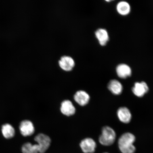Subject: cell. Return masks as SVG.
<instances>
[{
    "label": "cell",
    "mask_w": 153,
    "mask_h": 153,
    "mask_svg": "<svg viewBox=\"0 0 153 153\" xmlns=\"http://www.w3.org/2000/svg\"><path fill=\"white\" fill-rule=\"evenodd\" d=\"M135 137L133 134L126 133L123 134L118 140L119 148L122 153H134L136 149L133 145Z\"/></svg>",
    "instance_id": "cell-1"
},
{
    "label": "cell",
    "mask_w": 153,
    "mask_h": 153,
    "mask_svg": "<svg viewBox=\"0 0 153 153\" xmlns=\"http://www.w3.org/2000/svg\"><path fill=\"white\" fill-rule=\"evenodd\" d=\"M116 138L115 131L111 128L106 126L102 128L99 141L101 145L104 146H110L113 144Z\"/></svg>",
    "instance_id": "cell-2"
},
{
    "label": "cell",
    "mask_w": 153,
    "mask_h": 153,
    "mask_svg": "<svg viewBox=\"0 0 153 153\" xmlns=\"http://www.w3.org/2000/svg\"><path fill=\"white\" fill-rule=\"evenodd\" d=\"M34 140L39 147L40 153H45L51 145V139L48 136L40 133L34 137Z\"/></svg>",
    "instance_id": "cell-3"
},
{
    "label": "cell",
    "mask_w": 153,
    "mask_h": 153,
    "mask_svg": "<svg viewBox=\"0 0 153 153\" xmlns=\"http://www.w3.org/2000/svg\"><path fill=\"white\" fill-rule=\"evenodd\" d=\"M79 146L83 153H93L95 152L97 144L93 139L87 137L82 140Z\"/></svg>",
    "instance_id": "cell-4"
},
{
    "label": "cell",
    "mask_w": 153,
    "mask_h": 153,
    "mask_svg": "<svg viewBox=\"0 0 153 153\" xmlns=\"http://www.w3.org/2000/svg\"><path fill=\"white\" fill-rule=\"evenodd\" d=\"M19 129L21 134L25 137L33 135L35 131L33 123L28 120H25L21 122Z\"/></svg>",
    "instance_id": "cell-5"
},
{
    "label": "cell",
    "mask_w": 153,
    "mask_h": 153,
    "mask_svg": "<svg viewBox=\"0 0 153 153\" xmlns=\"http://www.w3.org/2000/svg\"><path fill=\"white\" fill-rule=\"evenodd\" d=\"M59 64L60 68L66 71H71L75 66V62L71 57L65 56L61 57L59 61Z\"/></svg>",
    "instance_id": "cell-6"
},
{
    "label": "cell",
    "mask_w": 153,
    "mask_h": 153,
    "mask_svg": "<svg viewBox=\"0 0 153 153\" xmlns=\"http://www.w3.org/2000/svg\"><path fill=\"white\" fill-rule=\"evenodd\" d=\"M149 87L144 82H136L132 89L134 94L137 97H142L149 91Z\"/></svg>",
    "instance_id": "cell-7"
},
{
    "label": "cell",
    "mask_w": 153,
    "mask_h": 153,
    "mask_svg": "<svg viewBox=\"0 0 153 153\" xmlns=\"http://www.w3.org/2000/svg\"><path fill=\"white\" fill-rule=\"evenodd\" d=\"M60 111L64 115L70 116L75 114L76 110L71 101L65 100L61 104Z\"/></svg>",
    "instance_id": "cell-8"
},
{
    "label": "cell",
    "mask_w": 153,
    "mask_h": 153,
    "mask_svg": "<svg viewBox=\"0 0 153 153\" xmlns=\"http://www.w3.org/2000/svg\"><path fill=\"white\" fill-rule=\"evenodd\" d=\"M74 99L78 105L83 106L88 103L90 97L86 91L81 90L76 92L74 95Z\"/></svg>",
    "instance_id": "cell-9"
},
{
    "label": "cell",
    "mask_w": 153,
    "mask_h": 153,
    "mask_svg": "<svg viewBox=\"0 0 153 153\" xmlns=\"http://www.w3.org/2000/svg\"><path fill=\"white\" fill-rule=\"evenodd\" d=\"M117 116L119 120L124 123H128L131 121V114L130 110L126 107H121L117 110Z\"/></svg>",
    "instance_id": "cell-10"
},
{
    "label": "cell",
    "mask_w": 153,
    "mask_h": 153,
    "mask_svg": "<svg viewBox=\"0 0 153 153\" xmlns=\"http://www.w3.org/2000/svg\"><path fill=\"white\" fill-rule=\"evenodd\" d=\"M117 74L118 77L122 79H125L131 76V68L125 64H120L117 67L116 69Z\"/></svg>",
    "instance_id": "cell-11"
},
{
    "label": "cell",
    "mask_w": 153,
    "mask_h": 153,
    "mask_svg": "<svg viewBox=\"0 0 153 153\" xmlns=\"http://www.w3.org/2000/svg\"><path fill=\"white\" fill-rule=\"evenodd\" d=\"M108 88L113 94L119 95L123 91V86L121 83L116 79H112L109 82L108 86Z\"/></svg>",
    "instance_id": "cell-12"
},
{
    "label": "cell",
    "mask_w": 153,
    "mask_h": 153,
    "mask_svg": "<svg viewBox=\"0 0 153 153\" xmlns=\"http://www.w3.org/2000/svg\"><path fill=\"white\" fill-rule=\"evenodd\" d=\"M96 37L101 46H104L109 40V36L107 30L103 28H100L95 32Z\"/></svg>",
    "instance_id": "cell-13"
},
{
    "label": "cell",
    "mask_w": 153,
    "mask_h": 153,
    "mask_svg": "<svg viewBox=\"0 0 153 153\" xmlns=\"http://www.w3.org/2000/svg\"><path fill=\"white\" fill-rule=\"evenodd\" d=\"M117 10L120 15L125 16L129 14L131 11V7L129 4L125 1H121L118 3Z\"/></svg>",
    "instance_id": "cell-14"
},
{
    "label": "cell",
    "mask_w": 153,
    "mask_h": 153,
    "mask_svg": "<svg viewBox=\"0 0 153 153\" xmlns=\"http://www.w3.org/2000/svg\"><path fill=\"white\" fill-rule=\"evenodd\" d=\"M22 151V153H40L39 147L37 143L33 144L29 142L23 145Z\"/></svg>",
    "instance_id": "cell-15"
},
{
    "label": "cell",
    "mask_w": 153,
    "mask_h": 153,
    "mask_svg": "<svg viewBox=\"0 0 153 153\" xmlns=\"http://www.w3.org/2000/svg\"><path fill=\"white\" fill-rule=\"evenodd\" d=\"M1 132L4 137L7 139L12 138L15 134L14 128L9 124H5L2 126Z\"/></svg>",
    "instance_id": "cell-16"
}]
</instances>
